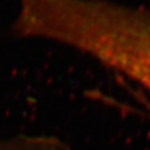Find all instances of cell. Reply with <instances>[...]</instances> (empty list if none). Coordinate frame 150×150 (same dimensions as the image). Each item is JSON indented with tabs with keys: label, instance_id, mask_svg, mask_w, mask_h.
<instances>
[{
	"label": "cell",
	"instance_id": "6da1fadb",
	"mask_svg": "<svg viewBox=\"0 0 150 150\" xmlns=\"http://www.w3.org/2000/svg\"><path fill=\"white\" fill-rule=\"evenodd\" d=\"M11 31L80 51L150 92V9L107 0H18Z\"/></svg>",
	"mask_w": 150,
	"mask_h": 150
},
{
	"label": "cell",
	"instance_id": "7a4b0ae2",
	"mask_svg": "<svg viewBox=\"0 0 150 150\" xmlns=\"http://www.w3.org/2000/svg\"><path fill=\"white\" fill-rule=\"evenodd\" d=\"M0 150H70L59 138L46 134L0 136Z\"/></svg>",
	"mask_w": 150,
	"mask_h": 150
}]
</instances>
